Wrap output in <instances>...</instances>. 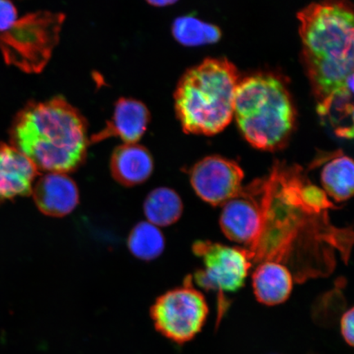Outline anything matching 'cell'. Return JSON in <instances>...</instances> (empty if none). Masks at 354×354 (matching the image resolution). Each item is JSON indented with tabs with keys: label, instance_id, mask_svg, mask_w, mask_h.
Here are the masks:
<instances>
[{
	"label": "cell",
	"instance_id": "obj_1",
	"mask_svg": "<svg viewBox=\"0 0 354 354\" xmlns=\"http://www.w3.org/2000/svg\"><path fill=\"white\" fill-rule=\"evenodd\" d=\"M302 59L318 114L336 134L353 135V10L348 0H322L299 12Z\"/></svg>",
	"mask_w": 354,
	"mask_h": 354
},
{
	"label": "cell",
	"instance_id": "obj_2",
	"mask_svg": "<svg viewBox=\"0 0 354 354\" xmlns=\"http://www.w3.org/2000/svg\"><path fill=\"white\" fill-rule=\"evenodd\" d=\"M12 145L38 170H76L85 160L88 140L85 119L62 97L26 106L11 130Z\"/></svg>",
	"mask_w": 354,
	"mask_h": 354
},
{
	"label": "cell",
	"instance_id": "obj_3",
	"mask_svg": "<svg viewBox=\"0 0 354 354\" xmlns=\"http://www.w3.org/2000/svg\"><path fill=\"white\" fill-rule=\"evenodd\" d=\"M240 76L225 59H207L180 78L175 92V108L188 134L214 136L232 121Z\"/></svg>",
	"mask_w": 354,
	"mask_h": 354
},
{
	"label": "cell",
	"instance_id": "obj_4",
	"mask_svg": "<svg viewBox=\"0 0 354 354\" xmlns=\"http://www.w3.org/2000/svg\"><path fill=\"white\" fill-rule=\"evenodd\" d=\"M234 116L248 142L264 151L284 147L295 128L293 99L274 74H255L239 82Z\"/></svg>",
	"mask_w": 354,
	"mask_h": 354
},
{
	"label": "cell",
	"instance_id": "obj_5",
	"mask_svg": "<svg viewBox=\"0 0 354 354\" xmlns=\"http://www.w3.org/2000/svg\"><path fill=\"white\" fill-rule=\"evenodd\" d=\"M64 21V15L50 12L30 13L17 19L0 33L4 60L26 73L41 72L59 41Z\"/></svg>",
	"mask_w": 354,
	"mask_h": 354
},
{
	"label": "cell",
	"instance_id": "obj_6",
	"mask_svg": "<svg viewBox=\"0 0 354 354\" xmlns=\"http://www.w3.org/2000/svg\"><path fill=\"white\" fill-rule=\"evenodd\" d=\"M209 316L205 296L194 288L192 278L183 286L167 291L150 309L155 329L176 344L192 340L201 331Z\"/></svg>",
	"mask_w": 354,
	"mask_h": 354
},
{
	"label": "cell",
	"instance_id": "obj_7",
	"mask_svg": "<svg viewBox=\"0 0 354 354\" xmlns=\"http://www.w3.org/2000/svg\"><path fill=\"white\" fill-rule=\"evenodd\" d=\"M193 251L203 263V269L194 276L196 282L203 289L218 294L221 316L227 308L224 295L236 293L245 285L253 263L250 254L243 248L205 241L194 243Z\"/></svg>",
	"mask_w": 354,
	"mask_h": 354
},
{
	"label": "cell",
	"instance_id": "obj_8",
	"mask_svg": "<svg viewBox=\"0 0 354 354\" xmlns=\"http://www.w3.org/2000/svg\"><path fill=\"white\" fill-rule=\"evenodd\" d=\"M245 177L242 168L231 159L212 155L198 161L190 171V183L203 201L224 205L241 192Z\"/></svg>",
	"mask_w": 354,
	"mask_h": 354
},
{
	"label": "cell",
	"instance_id": "obj_9",
	"mask_svg": "<svg viewBox=\"0 0 354 354\" xmlns=\"http://www.w3.org/2000/svg\"><path fill=\"white\" fill-rule=\"evenodd\" d=\"M221 231L230 241L245 245H255L261 228V211L257 180L243 187L237 196L225 203L220 216Z\"/></svg>",
	"mask_w": 354,
	"mask_h": 354
},
{
	"label": "cell",
	"instance_id": "obj_10",
	"mask_svg": "<svg viewBox=\"0 0 354 354\" xmlns=\"http://www.w3.org/2000/svg\"><path fill=\"white\" fill-rule=\"evenodd\" d=\"M32 193L39 210L54 218L68 215L79 203L76 183L63 172H48L33 185Z\"/></svg>",
	"mask_w": 354,
	"mask_h": 354
},
{
	"label": "cell",
	"instance_id": "obj_11",
	"mask_svg": "<svg viewBox=\"0 0 354 354\" xmlns=\"http://www.w3.org/2000/svg\"><path fill=\"white\" fill-rule=\"evenodd\" d=\"M39 170L15 146L0 143V201L29 196Z\"/></svg>",
	"mask_w": 354,
	"mask_h": 354
},
{
	"label": "cell",
	"instance_id": "obj_12",
	"mask_svg": "<svg viewBox=\"0 0 354 354\" xmlns=\"http://www.w3.org/2000/svg\"><path fill=\"white\" fill-rule=\"evenodd\" d=\"M150 120L149 111L140 101L122 98L115 104L112 118L104 129L91 137V142L117 137L125 144H137Z\"/></svg>",
	"mask_w": 354,
	"mask_h": 354
},
{
	"label": "cell",
	"instance_id": "obj_13",
	"mask_svg": "<svg viewBox=\"0 0 354 354\" xmlns=\"http://www.w3.org/2000/svg\"><path fill=\"white\" fill-rule=\"evenodd\" d=\"M252 282L257 300L267 306H276L289 299L294 281L285 265L265 261L255 269Z\"/></svg>",
	"mask_w": 354,
	"mask_h": 354
},
{
	"label": "cell",
	"instance_id": "obj_14",
	"mask_svg": "<svg viewBox=\"0 0 354 354\" xmlns=\"http://www.w3.org/2000/svg\"><path fill=\"white\" fill-rule=\"evenodd\" d=\"M153 161L151 154L138 144H124L114 150L111 158L113 178L125 187H135L151 176Z\"/></svg>",
	"mask_w": 354,
	"mask_h": 354
},
{
	"label": "cell",
	"instance_id": "obj_15",
	"mask_svg": "<svg viewBox=\"0 0 354 354\" xmlns=\"http://www.w3.org/2000/svg\"><path fill=\"white\" fill-rule=\"evenodd\" d=\"M353 162L342 153H335L323 167L321 181L327 196L347 201L353 194Z\"/></svg>",
	"mask_w": 354,
	"mask_h": 354
},
{
	"label": "cell",
	"instance_id": "obj_16",
	"mask_svg": "<svg viewBox=\"0 0 354 354\" xmlns=\"http://www.w3.org/2000/svg\"><path fill=\"white\" fill-rule=\"evenodd\" d=\"M144 212L149 223L156 227H168L180 218L183 212V203L174 189L158 188L146 198Z\"/></svg>",
	"mask_w": 354,
	"mask_h": 354
},
{
	"label": "cell",
	"instance_id": "obj_17",
	"mask_svg": "<svg viewBox=\"0 0 354 354\" xmlns=\"http://www.w3.org/2000/svg\"><path fill=\"white\" fill-rule=\"evenodd\" d=\"M171 32L177 41L188 47L209 46L218 42L221 38L218 26L192 16L176 19Z\"/></svg>",
	"mask_w": 354,
	"mask_h": 354
},
{
	"label": "cell",
	"instance_id": "obj_18",
	"mask_svg": "<svg viewBox=\"0 0 354 354\" xmlns=\"http://www.w3.org/2000/svg\"><path fill=\"white\" fill-rule=\"evenodd\" d=\"M128 248L136 258L151 261L165 250V236L156 225L142 221L132 229L128 238Z\"/></svg>",
	"mask_w": 354,
	"mask_h": 354
},
{
	"label": "cell",
	"instance_id": "obj_19",
	"mask_svg": "<svg viewBox=\"0 0 354 354\" xmlns=\"http://www.w3.org/2000/svg\"><path fill=\"white\" fill-rule=\"evenodd\" d=\"M17 20V12L10 0H0V33L6 32Z\"/></svg>",
	"mask_w": 354,
	"mask_h": 354
},
{
	"label": "cell",
	"instance_id": "obj_20",
	"mask_svg": "<svg viewBox=\"0 0 354 354\" xmlns=\"http://www.w3.org/2000/svg\"><path fill=\"white\" fill-rule=\"evenodd\" d=\"M353 308L345 312L340 320V330H342V337L344 342L352 347L353 345V323H354Z\"/></svg>",
	"mask_w": 354,
	"mask_h": 354
},
{
	"label": "cell",
	"instance_id": "obj_21",
	"mask_svg": "<svg viewBox=\"0 0 354 354\" xmlns=\"http://www.w3.org/2000/svg\"><path fill=\"white\" fill-rule=\"evenodd\" d=\"M145 1L154 7H167L174 4L178 0H145Z\"/></svg>",
	"mask_w": 354,
	"mask_h": 354
}]
</instances>
